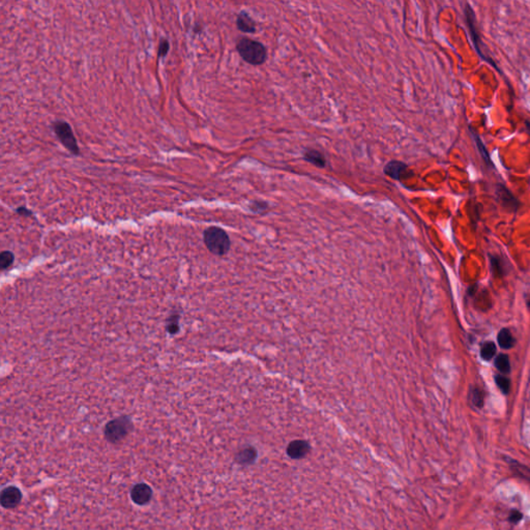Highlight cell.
Wrapping results in <instances>:
<instances>
[{
	"label": "cell",
	"instance_id": "6da1fadb",
	"mask_svg": "<svg viewBox=\"0 0 530 530\" xmlns=\"http://www.w3.org/2000/svg\"><path fill=\"white\" fill-rule=\"evenodd\" d=\"M237 50L243 60L252 66H261L267 60L266 47L262 43L248 37L239 41Z\"/></svg>",
	"mask_w": 530,
	"mask_h": 530
},
{
	"label": "cell",
	"instance_id": "7a4b0ae2",
	"mask_svg": "<svg viewBox=\"0 0 530 530\" xmlns=\"http://www.w3.org/2000/svg\"><path fill=\"white\" fill-rule=\"evenodd\" d=\"M203 240L208 251L217 256L226 255L231 247L229 235L225 230L219 227H209L206 229Z\"/></svg>",
	"mask_w": 530,
	"mask_h": 530
},
{
	"label": "cell",
	"instance_id": "3957f363",
	"mask_svg": "<svg viewBox=\"0 0 530 530\" xmlns=\"http://www.w3.org/2000/svg\"><path fill=\"white\" fill-rule=\"evenodd\" d=\"M464 15H465V20H466V24H467V27L469 29V33H470V36H471V40H473V44L475 46V49L477 51V53L479 54V56L482 58L483 61L487 62L488 64H490L495 70H497L499 73H501L497 67V65L494 63L493 60H491V57L486 55L484 53V44H483V41L481 38V34L479 32V28H478V25H477V19H476V14H475V11L473 10V8H471L468 4L465 5V9H464Z\"/></svg>",
	"mask_w": 530,
	"mask_h": 530
},
{
	"label": "cell",
	"instance_id": "277c9868",
	"mask_svg": "<svg viewBox=\"0 0 530 530\" xmlns=\"http://www.w3.org/2000/svg\"><path fill=\"white\" fill-rule=\"evenodd\" d=\"M133 422L128 416H122L117 419L110 421L105 429V438L110 443H119L123 441L133 430Z\"/></svg>",
	"mask_w": 530,
	"mask_h": 530
},
{
	"label": "cell",
	"instance_id": "5b68a950",
	"mask_svg": "<svg viewBox=\"0 0 530 530\" xmlns=\"http://www.w3.org/2000/svg\"><path fill=\"white\" fill-rule=\"evenodd\" d=\"M53 130L56 137L60 139L62 144L73 154H80V149L77 144V140L73 133V130L67 122L58 121L53 124Z\"/></svg>",
	"mask_w": 530,
	"mask_h": 530
},
{
	"label": "cell",
	"instance_id": "8992f818",
	"mask_svg": "<svg viewBox=\"0 0 530 530\" xmlns=\"http://www.w3.org/2000/svg\"><path fill=\"white\" fill-rule=\"evenodd\" d=\"M311 443L306 439H294L286 447V454L290 459L302 460L311 452Z\"/></svg>",
	"mask_w": 530,
	"mask_h": 530
},
{
	"label": "cell",
	"instance_id": "52a82bcc",
	"mask_svg": "<svg viewBox=\"0 0 530 530\" xmlns=\"http://www.w3.org/2000/svg\"><path fill=\"white\" fill-rule=\"evenodd\" d=\"M23 495L21 490L15 486L5 488L0 494V502L5 508H15L22 501Z\"/></svg>",
	"mask_w": 530,
	"mask_h": 530
},
{
	"label": "cell",
	"instance_id": "ba28073f",
	"mask_svg": "<svg viewBox=\"0 0 530 530\" xmlns=\"http://www.w3.org/2000/svg\"><path fill=\"white\" fill-rule=\"evenodd\" d=\"M152 489L144 483L135 485L131 490V498L134 503L138 505L147 504L152 498Z\"/></svg>",
	"mask_w": 530,
	"mask_h": 530
},
{
	"label": "cell",
	"instance_id": "9c48e42d",
	"mask_svg": "<svg viewBox=\"0 0 530 530\" xmlns=\"http://www.w3.org/2000/svg\"><path fill=\"white\" fill-rule=\"evenodd\" d=\"M258 458V449L253 445H246L235 455V462L242 466H249L256 462Z\"/></svg>",
	"mask_w": 530,
	"mask_h": 530
},
{
	"label": "cell",
	"instance_id": "30bf717a",
	"mask_svg": "<svg viewBox=\"0 0 530 530\" xmlns=\"http://www.w3.org/2000/svg\"><path fill=\"white\" fill-rule=\"evenodd\" d=\"M407 168L408 166L405 163H402L400 161H390L385 165L383 171L390 179L401 181L402 176L406 172Z\"/></svg>",
	"mask_w": 530,
	"mask_h": 530
},
{
	"label": "cell",
	"instance_id": "8fae6325",
	"mask_svg": "<svg viewBox=\"0 0 530 530\" xmlns=\"http://www.w3.org/2000/svg\"><path fill=\"white\" fill-rule=\"evenodd\" d=\"M238 28L245 33H254L256 31V23L253 18L245 11L241 12L237 19Z\"/></svg>",
	"mask_w": 530,
	"mask_h": 530
},
{
	"label": "cell",
	"instance_id": "7c38bea8",
	"mask_svg": "<svg viewBox=\"0 0 530 530\" xmlns=\"http://www.w3.org/2000/svg\"><path fill=\"white\" fill-rule=\"evenodd\" d=\"M497 195L498 198L501 200V202L511 208H517L518 207V201L514 197V195L511 193L509 190H507L504 186L498 185L497 186Z\"/></svg>",
	"mask_w": 530,
	"mask_h": 530
},
{
	"label": "cell",
	"instance_id": "4fadbf2b",
	"mask_svg": "<svg viewBox=\"0 0 530 530\" xmlns=\"http://www.w3.org/2000/svg\"><path fill=\"white\" fill-rule=\"evenodd\" d=\"M469 130H470V132H471V135L474 136V139H475V141H476V144H477V146H478V148H479V151H480V153H481V156H482L483 161L486 163V165H487L488 167H490V168H494V164L492 163V160H491V158H490L489 151L487 150V148H486L485 144L483 143V141H482L481 137L479 136V134H478L474 129H471V127H470V126H469Z\"/></svg>",
	"mask_w": 530,
	"mask_h": 530
},
{
	"label": "cell",
	"instance_id": "5bb4252c",
	"mask_svg": "<svg viewBox=\"0 0 530 530\" xmlns=\"http://www.w3.org/2000/svg\"><path fill=\"white\" fill-rule=\"evenodd\" d=\"M304 160L308 163L315 165L318 168H324L326 165V160L324 155L316 149H307L304 153Z\"/></svg>",
	"mask_w": 530,
	"mask_h": 530
},
{
	"label": "cell",
	"instance_id": "9a60e30c",
	"mask_svg": "<svg viewBox=\"0 0 530 530\" xmlns=\"http://www.w3.org/2000/svg\"><path fill=\"white\" fill-rule=\"evenodd\" d=\"M498 343L503 349H511L514 346V338L508 329L504 328L498 333Z\"/></svg>",
	"mask_w": 530,
	"mask_h": 530
},
{
	"label": "cell",
	"instance_id": "2e32d148",
	"mask_svg": "<svg viewBox=\"0 0 530 530\" xmlns=\"http://www.w3.org/2000/svg\"><path fill=\"white\" fill-rule=\"evenodd\" d=\"M180 314L173 313L167 320V331L170 335H175L180 331Z\"/></svg>",
	"mask_w": 530,
	"mask_h": 530
},
{
	"label": "cell",
	"instance_id": "e0dca14e",
	"mask_svg": "<svg viewBox=\"0 0 530 530\" xmlns=\"http://www.w3.org/2000/svg\"><path fill=\"white\" fill-rule=\"evenodd\" d=\"M496 353V345L493 342H486L483 344L481 349V357L485 361H490L494 358Z\"/></svg>",
	"mask_w": 530,
	"mask_h": 530
},
{
	"label": "cell",
	"instance_id": "ac0fdd59",
	"mask_svg": "<svg viewBox=\"0 0 530 530\" xmlns=\"http://www.w3.org/2000/svg\"><path fill=\"white\" fill-rule=\"evenodd\" d=\"M15 261V256L10 251H4L0 255V267L3 270L10 268Z\"/></svg>",
	"mask_w": 530,
	"mask_h": 530
},
{
	"label": "cell",
	"instance_id": "d6986e66",
	"mask_svg": "<svg viewBox=\"0 0 530 530\" xmlns=\"http://www.w3.org/2000/svg\"><path fill=\"white\" fill-rule=\"evenodd\" d=\"M495 366L503 374L508 373L509 369H511L508 358L506 356H504V355H500V356L497 357L496 362H495Z\"/></svg>",
	"mask_w": 530,
	"mask_h": 530
},
{
	"label": "cell",
	"instance_id": "ffe728a7",
	"mask_svg": "<svg viewBox=\"0 0 530 530\" xmlns=\"http://www.w3.org/2000/svg\"><path fill=\"white\" fill-rule=\"evenodd\" d=\"M496 383H497L498 387L501 389V391L503 394H507L508 392L509 387H511V382H509V380L506 377L498 375L496 377Z\"/></svg>",
	"mask_w": 530,
	"mask_h": 530
},
{
	"label": "cell",
	"instance_id": "44dd1931",
	"mask_svg": "<svg viewBox=\"0 0 530 530\" xmlns=\"http://www.w3.org/2000/svg\"><path fill=\"white\" fill-rule=\"evenodd\" d=\"M169 48H170L169 42L167 40H161L160 45H159V50H158V56L159 57L166 56L168 54Z\"/></svg>",
	"mask_w": 530,
	"mask_h": 530
},
{
	"label": "cell",
	"instance_id": "7402d4cb",
	"mask_svg": "<svg viewBox=\"0 0 530 530\" xmlns=\"http://www.w3.org/2000/svg\"><path fill=\"white\" fill-rule=\"evenodd\" d=\"M473 400H474V403H475L478 407H482V406H483V402H484V400H483V396H482V392H481V391L476 390V391H475V394H474V398H473Z\"/></svg>",
	"mask_w": 530,
	"mask_h": 530
},
{
	"label": "cell",
	"instance_id": "603a6c76",
	"mask_svg": "<svg viewBox=\"0 0 530 530\" xmlns=\"http://www.w3.org/2000/svg\"><path fill=\"white\" fill-rule=\"evenodd\" d=\"M17 212H18L19 214H21V215H25V217H29V215H31V211H30V210H28L26 207H23V206H22V207H20V208H18V209H17Z\"/></svg>",
	"mask_w": 530,
	"mask_h": 530
},
{
	"label": "cell",
	"instance_id": "cb8c5ba5",
	"mask_svg": "<svg viewBox=\"0 0 530 530\" xmlns=\"http://www.w3.org/2000/svg\"><path fill=\"white\" fill-rule=\"evenodd\" d=\"M521 518H522V515L520 513H518V512H515V513H513L511 515V521L512 522H518L519 520H521Z\"/></svg>",
	"mask_w": 530,
	"mask_h": 530
},
{
	"label": "cell",
	"instance_id": "d4e9b609",
	"mask_svg": "<svg viewBox=\"0 0 530 530\" xmlns=\"http://www.w3.org/2000/svg\"><path fill=\"white\" fill-rule=\"evenodd\" d=\"M525 127H526L527 132H528V133H529V135H530V123L526 122V123H525Z\"/></svg>",
	"mask_w": 530,
	"mask_h": 530
}]
</instances>
